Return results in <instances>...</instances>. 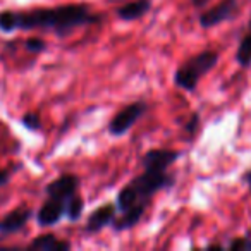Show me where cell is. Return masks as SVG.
Masks as SVG:
<instances>
[{"mask_svg": "<svg viewBox=\"0 0 251 251\" xmlns=\"http://www.w3.org/2000/svg\"><path fill=\"white\" fill-rule=\"evenodd\" d=\"M16 29H50L57 36H67L81 26L97 25L100 16L91 12L86 4H67L59 7H38L25 12H14Z\"/></svg>", "mask_w": 251, "mask_h": 251, "instance_id": "6da1fadb", "label": "cell"}, {"mask_svg": "<svg viewBox=\"0 0 251 251\" xmlns=\"http://www.w3.org/2000/svg\"><path fill=\"white\" fill-rule=\"evenodd\" d=\"M176 184V177L167 172H150L145 171L141 176L134 177L129 184L119 191L115 206L117 212H126L136 205H148L150 206L153 195H157L162 189H169Z\"/></svg>", "mask_w": 251, "mask_h": 251, "instance_id": "7a4b0ae2", "label": "cell"}, {"mask_svg": "<svg viewBox=\"0 0 251 251\" xmlns=\"http://www.w3.org/2000/svg\"><path fill=\"white\" fill-rule=\"evenodd\" d=\"M219 64V52L217 50H203L196 55L189 57L186 62L176 69L174 73V84L181 90L195 91L198 88V83L210 73L215 69Z\"/></svg>", "mask_w": 251, "mask_h": 251, "instance_id": "3957f363", "label": "cell"}, {"mask_svg": "<svg viewBox=\"0 0 251 251\" xmlns=\"http://www.w3.org/2000/svg\"><path fill=\"white\" fill-rule=\"evenodd\" d=\"M147 110L148 103L143 100H136L133 103L126 105L124 108H121L112 117V121L108 122V133H110V136L121 138L124 134H127L131 131V127L147 114Z\"/></svg>", "mask_w": 251, "mask_h": 251, "instance_id": "277c9868", "label": "cell"}, {"mask_svg": "<svg viewBox=\"0 0 251 251\" xmlns=\"http://www.w3.org/2000/svg\"><path fill=\"white\" fill-rule=\"evenodd\" d=\"M239 12V0H220L219 4L206 9L200 16V26L203 29L215 28L226 21H230Z\"/></svg>", "mask_w": 251, "mask_h": 251, "instance_id": "5b68a950", "label": "cell"}, {"mask_svg": "<svg viewBox=\"0 0 251 251\" xmlns=\"http://www.w3.org/2000/svg\"><path fill=\"white\" fill-rule=\"evenodd\" d=\"M181 151L179 150H167V148H153L148 150L141 158V165L145 171L150 172H167L171 165L181 158Z\"/></svg>", "mask_w": 251, "mask_h": 251, "instance_id": "8992f818", "label": "cell"}, {"mask_svg": "<svg viewBox=\"0 0 251 251\" xmlns=\"http://www.w3.org/2000/svg\"><path fill=\"white\" fill-rule=\"evenodd\" d=\"M79 177L76 174H62L45 186V195L50 198L67 200L79 189Z\"/></svg>", "mask_w": 251, "mask_h": 251, "instance_id": "52a82bcc", "label": "cell"}, {"mask_svg": "<svg viewBox=\"0 0 251 251\" xmlns=\"http://www.w3.org/2000/svg\"><path fill=\"white\" fill-rule=\"evenodd\" d=\"M66 217V200L59 198H50L40 206L38 213H36V222L40 227H52L59 224Z\"/></svg>", "mask_w": 251, "mask_h": 251, "instance_id": "ba28073f", "label": "cell"}, {"mask_svg": "<svg viewBox=\"0 0 251 251\" xmlns=\"http://www.w3.org/2000/svg\"><path fill=\"white\" fill-rule=\"evenodd\" d=\"M115 217H117V206H115L114 203H107V205L98 206L97 210H93V212L90 213L84 230H86V234L100 232L105 227L114 224Z\"/></svg>", "mask_w": 251, "mask_h": 251, "instance_id": "9c48e42d", "label": "cell"}, {"mask_svg": "<svg viewBox=\"0 0 251 251\" xmlns=\"http://www.w3.org/2000/svg\"><path fill=\"white\" fill-rule=\"evenodd\" d=\"M31 210L29 208H14L12 212H9L4 219L0 220V237L11 236L19 230H23L28 224V220L31 219Z\"/></svg>", "mask_w": 251, "mask_h": 251, "instance_id": "30bf717a", "label": "cell"}, {"mask_svg": "<svg viewBox=\"0 0 251 251\" xmlns=\"http://www.w3.org/2000/svg\"><path fill=\"white\" fill-rule=\"evenodd\" d=\"M147 208H148V205H136V206H133V208L122 212L121 217H115L114 224H112L114 230L122 232V230L133 229V227L138 226V224H140V220L143 219Z\"/></svg>", "mask_w": 251, "mask_h": 251, "instance_id": "8fae6325", "label": "cell"}, {"mask_svg": "<svg viewBox=\"0 0 251 251\" xmlns=\"http://www.w3.org/2000/svg\"><path fill=\"white\" fill-rule=\"evenodd\" d=\"M151 11V0H133L117 9V18L122 21H136Z\"/></svg>", "mask_w": 251, "mask_h": 251, "instance_id": "7c38bea8", "label": "cell"}, {"mask_svg": "<svg viewBox=\"0 0 251 251\" xmlns=\"http://www.w3.org/2000/svg\"><path fill=\"white\" fill-rule=\"evenodd\" d=\"M29 250H38V251H69L71 243L69 241L59 239L53 234H42L36 236L35 239L29 243Z\"/></svg>", "mask_w": 251, "mask_h": 251, "instance_id": "4fadbf2b", "label": "cell"}, {"mask_svg": "<svg viewBox=\"0 0 251 251\" xmlns=\"http://www.w3.org/2000/svg\"><path fill=\"white\" fill-rule=\"evenodd\" d=\"M236 62L239 64L243 69L251 67V19H250V26H248V33L243 36V40L239 42V47L236 50Z\"/></svg>", "mask_w": 251, "mask_h": 251, "instance_id": "5bb4252c", "label": "cell"}, {"mask_svg": "<svg viewBox=\"0 0 251 251\" xmlns=\"http://www.w3.org/2000/svg\"><path fill=\"white\" fill-rule=\"evenodd\" d=\"M83 210H84V201L81 196H77V193L66 200V217L71 222H77L83 217Z\"/></svg>", "mask_w": 251, "mask_h": 251, "instance_id": "9a60e30c", "label": "cell"}, {"mask_svg": "<svg viewBox=\"0 0 251 251\" xmlns=\"http://www.w3.org/2000/svg\"><path fill=\"white\" fill-rule=\"evenodd\" d=\"M21 124L25 126L28 131L36 133V131H40V127H42V117H40L36 112H26L21 117Z\"/></svg>", "mask_w": 251, "mask_h": 251, "instance_id": "2e32d148", "label": "cell"}, {"mask_svg": "<svg viewBox=\"0 0 251 251\" xmlns=\"http://www.w3.org/2000/svg\"><path fill=\"white\" fill-rule=\"evenodd\" d=\"M0 31H2V33L16 31V16H14V11L0 12Z\"/></svg>", "mask_w": 251, "mask_h": 251, "instance_id": "e0dca14e", "label": "cell"}, {"mask_svg": "<svg viewBox=\"0 0 251 251\" xmlns=\"http://www.w3.org/2000/svg\"><path fill=\"white\" fill-rule=\"evenodd\" d=\"M25 47L28 52L31 53H42L47 50V43L43 42L42 38H38V36H33V38H28L25 42Z\"/></svg>", "mask_w": 251, "mask_h": 251, "instance_id": "ac0fdd59", "label": "cell"}, {"mask_svg": "<svg viewBox=\"0 0 251 251\" xmlns=\"http://www.w3.org/2000/svg\"><path fill=\"white\" fill-rule=\"evenodd\" d=\"M198 127H200V114H191L188 119V122L184 124V127H182V131H184V134H188L189 138H193L196 133H198Z\"/></svg>", "mask_w": 251, "mask_h": 251, "instance_id": "d6986e66", "label": "cell"}, {"mask_svg": "<svg viewBox=\"0 0 251 251\" xmlns=\"http://www.w3.org/2000/svg\"><path fill=\"white\" fill-rule=\"evenodd\" d=\"M227 248L230 251H248L251 250V239H248V237H236V239H232L227 244Z\"/></svg>", "mask_w": 251, "mask_h": 251, "instance_id": "ffe728a7", "label": "cell"}, {"mask_svg": "<svg viewBox=\"0 0 251 251\" xmlns=\"http://www.w3.org/2000/svg\"><path fill=\"white\" fill-rule=\"evenodd\" d=\"M11 176H12V172H11V171L0 169V188H2V186H5L9 181H11Z\"/></svg>", "mask_w": 251, "mask_h": 251, "instance_id": "44dd1931", "label": "cell"}, {"mask_svg": "<svg viewBox=\"0 0 251 251\" xmlns=\"http://www.w3.org/2000/svg\"><path fill=\"white\" fill-rule=\"evenodd\" d=\"M208 0H193V4L195 5H203V4H206Z\"/></svg>", "mask_w": 251, "mask_h": 251, "instance_id": "7402d4cb", "label": "cell"}, {"mask_svg": "<svg viewBox=\"0 0 251 251\" xmlns=\"http://www.w3.org/2000/svg\"><path fill=\"white\" fill-rule=\"evenodd\" d=\"M246 181H248V184H250V191H251V172L246 174Z\"/></svg>", "mask_w": 251, "mask_h": 251, "instance_id": "603a6c76", "label": "cell"}]
</instances>
